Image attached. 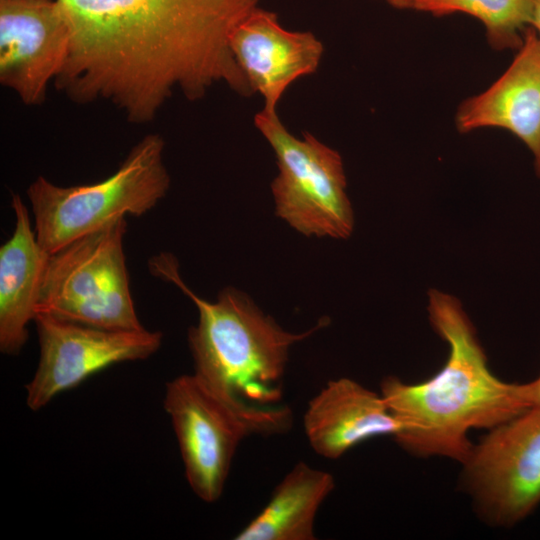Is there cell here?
I'll return each mask as SVG.
<instances>
[{
    "instance_id": "2e32d148",
    "label": "cell",
    "mask_w": 540,
    "mask_h": 540,
    "mask_svg": "<svg viewBox=\"0 0 540 540\" xmlns=\"http://www.w3.org/2000/svg\"><path fill=\"white\" fill-rule=\"evenodd\" d=\"M533 0H415L413 9L435 16L464 13L480 20L497 50L519 49L529 26Z\"/></svg>"
},
{
    "instance_id": "9c48e42d",
    "label": "cell",
    "mask_w": 540,
    "mask_h": 540,
    "mask_svg": "<svg viewBox=\"0 0 540 540\" xmlns=\"http://www.w3.org/2000/svg\"><path fill=\"white\" fill-rule=\"evenodd\" d=\"M40 357L25 385L27 406L38 411L55 396L113 364L144 360L161 346L159 331L111 330L36 314Z\"/></svg>"
},
{
    "instance_id": "7a4b0ae2",
    "label": "cell",
    "mask_w": 540,
    "mask_h": 540,
    "mask_svg": "<svg viewBox=\"0 0 540 540\" xmlns=\"http://www.w3.org/2000/svg\"><path fill=\"white\" fill-rule=\"evenodd\" d=\"M428 317L446 342L443 367L420 383L385 377L380 393L398 420L395 441L415 457H444L463 463L473 442L468 433L489 430L530 408L523 383L495 376L476 329L453 295L431 289Z\"/></svg>"
},
{
    "instance_id": "6da1fadb",
    "label": "cell",
    "mask_w": 540,
    "mask_h": 540,
    "mask_svg": "<svg viewBox=\"0 0 540 540\" xmlns=\"http://www.w3.org/2000/svg\"><path fill=\"white\" fill-rule=\"evenodd\" d=\"M57 1L70 41L54 83L73 102L104 100L142 124L176 89L189 100L216 83L253 93L229 38L260 0Z\"/></svg>"
},
{
    "instance_id": "30bf717a",
    "label": "cell",
    "mask_w": 540,
    "mask_h": 540,
    "mask_svg": "<svg viewBox=\"0 0 540 540\" xmlns=\"http://www.w3.org/2000/svg\"><path fill=\"white\" fill-rule=\"evenodd\" d=\"M69 41L57 0H0L1 84L25 104H40L65 62Z\"/></svg>"
},
{
    "instance_id": "52a82bcc",
    "label": "cell",
    "mask_w": 540,
    "mask_h": 540,
    "mask_svg": "<svg viewBox=\"0 0 540 540\" xmlns=\"http://www.w3.org/2000/svg\"><path fill=\"white\" fill-rule=\"evenodd\" d=\"M254 124L276 156L271 189L277 216L305 236L349 238L354 212L341 155L310 133L292 135L277 113L261 110Z\"/></svg>"
},
{
    "instance_id": "277c9868",
    "label": "cell",
    "mask_w": 540,
    "mask_h": 540,
    "mask_svg": "<svg viewBox=\"0 0 540 540\" xmlns=\"http://www.w3.org/2000/svg\"><path fill=\"white\" fill-rule=\"evenodd\" d=\"M164 148L159 134H148L111 176L92 184L62 187L37 177L27 196L40 245L51 254L116 218L154 208L170 187Z\"/></svg>"
},
{
    "instance_id": "5bb4252c",
    "label": "cell",
    "mask_w": 540,
    "mask_h": 540,
    "mask_svg": "<svg viewBox=\"0 0 540 540\" xmlns=\"http://www.w3.org/2000/svg\"><path fill=\"white\" fill-rule=\"evenodd\" d=\"M15 227L0 247V351L17 355L28 339L50 256L39 243L22 198L12 194Z\"/></svg>"
},
{
    "instance_id": "3957f363",
    "label": "cell",
    "mask_w": 540,
    "mask_h": 540,
    "mask_svg": "<svg viewBox=\"0 0 540 540\" xmlns=\"http://www.w3.org/2000/svg\"><path fill=\"white\" fill-rule=\"evenodd\" d=\"M177 260L161 253L150 272L175 284L198 309L188 330L194 373L215 393L244 409L280 405L291 346L326 326L327 318L302 333L285 331L244 293L224 288L215 302L196 295L181 279Z\"/></svg>"
},
{
    "instance_id": "d6986e66",
    "label": "cell",
    "mask_w": 540,
    "mask_h": 540,
    "mask_svg": "<svg viewBox=\"0 0 540 540\" xmlns=\"http://www.w3.org/2000/svg\"><path fill=\"white\" fill-rule=\"evenodd\" d=\"M391 6L398 9H413L415 0H385Z\"/></svg>"
},
{
    "instance_id": "e0dca14e",
    "label": "cell",
    "mask_w": 540,
    "mask_h": 540,
    "mask_svg": "<svg viewBox=\"0 0 540 540\" xmlns=\"http://www.w3.org/2000/svg\"><path fill=\"white\" fill-rule=\"evenodd\" d=\"M526 400L531 407L540 406V374L533 381L523 383Z\"/></svg>"
},
{
    "instance_id": "8fae6325",
    "label": "cell",
    "mask_w": 540,
    "mask_h": 540,
    "mask_svg": "<svg viewBox=\"0 0 540 540\" xmlns=\"http://www.w3.org/2000/svg\"><path fill=\"white\" fill-rule=\"evenodd\" d=\"M231 52L263 109L277 113L281 97L297 79L314 73L323 45L311 32L289 31L274 12L257 7L232 31Z\"/></svg>"
},
{
    "instance_id": "7c38bea8",
    "label": "cell",
    "mask_w": 540,
    "mask_h": 540,
    "mask_svg": "<svg viewBox=\"0 0 540 540\" xmlns=\"http://www.w3.org/2000/svg\"><path fill=\"white\" fill-rule=\"evenodd\" d=\"M462 133L484 127L508 130L532 152L540 176V37L531 26L505 73L484 92L462 102L456 113Z\"/></svg>"
},
{
    "instance_id": "8992f818",
    "label": "cell",
    "mask_w": 540,
    "mask_h": 540,
    "mask_svg": "<svg viewBox=\"0 0 540 540\" xmlns=\"http://www.w3.org/2000/svg\"><path fill=\"white\" fill-rule=\"evenodd\" d=\"M125 216L50 254L36 314L111 330H141L124 253Z\"/></svg>"
},
{
    "instance_id": "4fadbf2b",
    "label": "cell",
    "mask_w": 540,
    "mask_h": 540,
    "mask_svg": "<svg viewBox=\"0 0 540 540\" xmlns=\"http://www.w3.org/2000/svg\"><path fill=\"white\" fill-rule=\"evenodd\" d=\"M303 423L310 446L327 459L373 437L394 438L401 430L381 393L347 377L329 381L308 402Z\"/></svg>"
},
{
    "instance_id": "ac0fdd59",
    "label": "cell",
    "mask_w": 540,
    "mask_h": 540,
    "mask_svg": "<svg viewBox=\"0 0 540 540\" xmlns=\"http://www.w3.org/2000/svg\"><path fill=\"white\" fill-rule=\"evenodd\" d=\"M529 26H531L540 37V0H533L532 15Z\"/></svg>"
},
{
    "instance_id": "5b68a950",
    "label": "cell",
    "mask_w": 540,
    "mask_h": 540,
    "mask_svg": "<svg viewBox=\"0 0 540 540\" xmlns=\"http://www.w3.org/2000/svg\"><path fill=\"white\" fill-rule=\"evenodd\" d=\"M163 404L175 431L187 482L207 503L221 497L242 440L251 435L283 434L293 424L288 406L237 407L195 373L168 382Z\"/></svg>"
},
{
    "instance_id": "ba28073f",
    "label": "cell",
    "mask_w": 540,
    "mask_h": 540,
    "mask_svg": "<svg viewBox=\"0 0 540 540\" xmlns=\"http://www.w3.org/2000/svg\"><path fill=\"white\" fill-rule=\"evenodd\" d=\"M460 465L480 520L510 528L526 519L540 505V406L487 430Z\"/></svg>"
},
{
    "instance_id": "9a60e30c",
    "label": "cell",
    "mask_w": 540,
    "mask_h": 540,
    "mask_svg": "<svg viewBox=\"0 0 540 540\" xmlns=\"http://www.w3.org/2000/svg\"><path fill=\"white\" fill-rule=\"evenodd\" d=\"M334 488L332 474L298 462L275 487L264 508L234 539H316L315 517Z\"/></svg>"
}]
</instances>
